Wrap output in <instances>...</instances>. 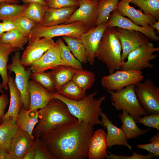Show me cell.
<instances>
[{
	"instance_id": "39",
	"label": "cell",
	"mask_w": 159,
	"mask_h": 159,
	"mask_svg": "<svg viewBox=\"0 0 159 159\" xmlns=\"http://www.w3.org/2000/svg\"><path fill=\"white\" fill-rule=\"evenodd\" d=\"M32 145L35 152L34 159H55L48 150L44 142L39 136L34 138Z\"/></svg>"
},
{
	"instance_id": "15",
	"label": "cell",
	"mask_w": 159,
	"mask_h": 159,
	"mask_svg": "<svg viewBox=\"0 0 159 159\" xmlns=\"http://www.w3.org/2000/svg\"><path fill=\"white\" fill-rule=\"evenodd\" d=\"M106 25L107 27H117L127 30L139 31L153 41L159 40V37L156 35L155 29L150 25L146 27L138 26L131 19L122 15L117 9L114 10L110 15Z\"/></svg>"
},
{
	"instance_id": "34",
	"label": "cell",
	"mask_w": 159,
	"mask_h": 159,
	"mask_svg": "<svg viewBox=\"0 0 159 159\" xmlns=\"http://www.w3.org/2000/svg\"><path fill=\"white\" fill-rule=\"evenodd\" d=\"M48 7L47 6L38 3L31 2L29 4L21 16L29 19L38 25L42 21Z\"/></svg>"
},
{
	"instance_id": "31",
	"label": "cell",
	"mask_w": 159,
	"mask_h": 159,
	"mask_svg": "<svg viewBox=\"0 0 159 159\" xmlns=\"http://www.w3.org/2000/svg\"><path fill=\"white\" fill-rule=\"evenodd\" d=\"M62 37L74 57L82 63H87V60L86 52L81 39L67 36H62Z\"/></svg>"
},
{
	"instance_id": "29",
	"label": "cell",
	"mask_w": 159,
	"mask_h": 159,
	"mask_svg": "<svg viewBox=\"0 0 159 159\" xmlns=\"http://www.w3.org/2000/svg\"><path fill=\"white\" fill-rule=\"evenodd\" d=\"M29 4L20 5L17 3L2 2L0 3V20H14L21 16Z\"/></svg>"
},
{
	"instance_id": "3",
	"label": "cell",
	"mask_w": 159,
	"mask_h": 159,
	"mask_svg": "<svg viewBox=\"0 0 159 159\" xmlns=\"http://www.w3.org/2000/svg\"><path fill=\"white\" fill-rule=\"evenodd\" d=\"M98 92L95 91L78 101L68 99L57 92H52V94L53 98L59 99L66 105L70 112L78 121H84L92 127L101 125L105 128L99 118L102 112L101 105L106 97L102 96L95 98Z\"/></svg>"
},
{
	"instance_id": "4",
	"label": "cell",
	"mask_w": 159,
	"mask_h": 159,
	"mask_svg": "<svg viewBox=\"0 0 159 159\" xmlns=\"http://www.w3.org/2000/svg\"><path fill=\"white\" fill-rule=\"evenodd\" d=\"M122 50L117 28L107 27L100 40L96 58L106 64L110 74L120 69L122 63Z\"/></svg>"
},
{
	"instance_id": "23",
	"label": "cell",
	"mask_w": 159,
	"mask_h": 159,
	"mask_svg": "<svg viewBox=\"0 0 159 159\" xmlns=\"http://www.w3.org/2000/svg\"><path fill=\"white\" fill-rule=\"evenodd\" d=\"M8 86L10 94L9 107L7 111L2 117V122L10 117L14 118L16 122L19 110L23 106L21 95L13 77L10 76H8Z\"/></svg>"
},
{
	"instance_id": "35",
	"label": "cell",
	"mask_w": 159,
	"mask_h": 159,
	"mask_svg": "<svg viewBox=\"0 0 159 159\" xmlns=\"http://www.w3.org/2000/svg\"><path fill=\"white\" fill-rule=\"evenodd\" d=\"M72 80L78 86L86 91L92 88L95 81V74L91 71L78 69Z\"/></svg>"
},
{
	"instance_id": "47",
	"label": "cell",
	"mask_w": 159,
	"mask_h": 159,
	"mask_svg": "<svg viewBox=\"0 0 159 159\" xmlns=\"http://www.w3.org/2000/svg\"><path fill=\"white\" fill-rule=\"evenodd\" d=\"M35 157V152L32 145L26 153L23 159H34Z\"/></svg>"
},
{
	"instance_id": "56",
	"label": "cell",
	"mask_w": 159,
	"mask_h": 159,
	"mask_svg": "<svg viewBox=\"0 0 159 159\" xmlns=\"http://www.w3.org/2000/svg\"></svg>"
},
{
	"instance_id": "28",
	"label": "cell",
	"mask_w": 159,
	"mask_h": 159,
	"mask_svg": "<svg viewBox=\"0 0 159 159\" xmlns=\"http://www.w3.org/2000/svg\"><path fill=\"white\" fill-rule=\"evenodd\" d=\"M17 50V49L12 47L9 44L2 43L0 41V74L2 79L1 84L5 90L8 89L9 75L7 64L9 56L12 52Z\"/></svg>"
},
{
	"instance_id": "43",
	"label": "cell",
	"mask_w": 159,
	"mask_h": 159,
	"mask_svg": "<svg viewBox=\"0 0 159 159\" xmlns=\"http://www.w3.org/2000/svg\"><path fill=\"white\" fill-rule=\"evenodd\" d=\"M47 6L50 8H60L70 6L78 7L79 2L77 0H46Z\"/></svg>"
},
{
	"instance_id": "49",
	"label": "cell",
	"mask_w": 159,
	"mask_h": 159,
	"mask_svg": "<svg viewBox=\"0 0 159 159\" xmlns=\"http://www.w3.org/2000/svg\"><path fill=\"white\" fill-rule=\"evenodd\" d=\"M22 1L24 4H29L31 2L39 3L42 5L47 6L45 0H20Z\"/></svg>"
},
{
	"instance_id": "54",
	"label": "cell",
	"mask_w": 159,
	"mask_h": 159,
	"mask_svg": "<svg viewBox=\"0 0 159 159\" xmlns=\"http://www.w3.org/2000/svg\"><path fill=\"white\" fill-rule=\"evenodd\" d=\"M92 0L95 1H98L99 0Z\"/></svg>"
},
{
	"instance_id": "22",
	"label": "cell",
	"mask_w": 159,
	"mask_h": 159,
	"mask_svg": "<svg viewBox=\"0 0 159 159\" xmlns=\"http://www.w3.org/2000/svg\"><path fill=\"white\" fill-rule=\"evenodd\" d=\"M34 140L27 132L19 128L13 137L10 146L9 153L14 159H23Z\"/></svg>"
},
{
	"instance_id": "18",
	"label": "cell",
	"mask_w": 159,
	"mask_h": 159,
	"mask_svg": "<svg viewBox=\"0 0 159 159\" xmlns=\"http://www.w3.org/2000/svg\"><path fill=\"white\" fill-rule=\"evenodd\" d=\"M30 110H38L44 107L53 98L52 92L32 80H29Z\"/></svg>"
},
{
	"instance_id": "55",
	"label": "cell",
	"mask_w": 159,
	"mask_h": 159,
	"mask_svg": "<svg viewBox=\"0 0 159 159\" xmlns=\"http://www.w3.org/2000/svg\"><path fill=\"white\" fill-rule=\"evenodd\" d=\"M77 0L79 1L82 0Z\"/></svg>"
},
{
	"instance_id": "41",
	"label": "cell",
	"mask_w": 159,
	"mask_h": 159,
	"mask_svg": "<svg viewBox=\"0 0 159 159\" xmlns=\"http://www.w3.org/2000/svg\"><path fill=\"white\" fill-rule=\"evenodd\" d=\"M149 140L151 143L144 144H138L137 147L139 148L147 150L153 154L154 157L159 156V132L158 131L155 135Z\"/></svg>"
},
{
	"instance_id": "36",
	"label": "cell",
	"mask_w": 159,
	"mask_h": 159,
	"mask_svg": "<svg viewBox=\"0 0 159 159\" xmlns=\"http://www.w3.org/2000/svg\"><path fill=\"white\" fill-rule=\"evenodd\" d=\"M130 3L139 7L145 14L151 15L159 21V0H131Z\"/></svg>"
},
{
	"instance_id": "38",
	"label": "cell",
	"mask_w": 159,
	"mask_h": 159,
	"mask_svg": "<svg viewBox=\"0 0 159 159\" xmlns=\"http://www.w3.org/2000/svg\"><path fill=\"white\" fill-rule=\"evenodd\" d=\"M31 77L50 92H56L54 81L49 72H32Z\"/></svg>"
},
{
	"instance_id": "20",
	"label": "cell",
	"mask_w": 159,
	"mask_h": 159,
	"mask_svg": "<svg viewBox=\"0 0 159 159\" xmlns=\"http://www.w3.org/2000/svg\"><path fill=\"white\" fill-rule=\"evenodd\" d=\"M78 7L70 6L60 8L48 7L42 22L37 25L47 27L64 23Z\"/></svg>"
},
{
	"instance_id": "17",
	"label": "cell",
	"mask_w": 159,
	"mask_h": 159,
	"mask_svg": "<svg viewBox=\"0 0 159 159\" xmlns=\"http://www.w3.org/2000/svg\"><path fill=\"white\" fill-rule=\"evenodd\" d=\"M131 0H122L118 3L117 10L122 15L128 16L135 24L143 27L147 26L157 21L151 15L143 13L140 10L131 6L129 3Z\"/></svg>"
},
{
	"instance_id": "24",
	"label": "cell",
	"mask_w": 159,
	"mask_h": 159,
	"mask_svg": "<svg viewBox=\"0 0 159 159\" xmlns=\"http://www.w3.org/2000/svg\"><path fill=\"white\" fill-rule=\"evenodd\" d=\"M39 117L38 110H27L22 106L17 116L16 123L19 128L27 132L34 140L33 131L38 122Z\"/></svg>"
},
{
	"instance_id": "10",
	"label": "cell",
	"mask_w": 159,
	"mask_h": 159,
	"mask_svg": "<svg viewBox=\"0 0 159 159\" xmlns=\"http://www.w3.org/2000/svg\"><path fill=\"white\" fill-rule=\"evenodd\" d=\"M135 90L139 103L148 113H159V88L151 79L135 84Z\"/></svg>"
},
{
	"instance_id": "12",
	"label": "cell",
	"mask_w": 159,
	"mask_h": 159,
	"mask_svg": "<svg viewBox=\"0 0 159 159\" xmlns=\"http://www.w3.org/2000/svg\"><path fill=\"white\" fill-rule=\"evenodd\" d=\"M60 52V45L58 38L52 47L30 66L32 72H44L60 65L68 66L61 59Z\"/></svg>"
},
{
	"instance_id": "14",
	"label": "cell",
	"mask_w": 159,
	"mask_h": 159,
	"mask_svg": "<svg viewBox=\"0 0 159 159\" xmlns=\"http://www.w3.org/2000/svg\"><path fill=\"white\" fill-rule=\"evenodd\" d=\"M79 2V7L64 24L79 21L85 24L90 28L96 26L98 1L92 0H82Z\"/></svg>"
},
{
	"instance_id": "19",
	"label": "cell",
	"mask_w": 159,
	"mask_h": 159,
	"mask_svg": "<svg viewBox=\"0 0 159 159\" xmlns=\"http://www.w3.org/2000/svg\"><path fill=\"white\" fill-rule=\"evenodd\" d=\"M102 122L106 128V139L107 147L115 145H123L127 147L132 152L131 145L128 143L126 135L122 128L115 125L107 115L102 112L100 115Z\"/></svg>"
},
{
	"instance_id": "48",
	"label": "cell",
	"mask_w": 159,
	"mask_h": 159,
	"mask_svg": "<svg viewBox=\"0 0 159 159\" xmlns=\"http://www.w3.org/2000/svg\"><path fill=\"white\" fill-rule=\"evenodd\" d=\"M0 159H14L10 153L5 151H0Z\"/></svg>"
},
{
	"instance_id": "27",
	"label": "cell",
	"mask_w": 159,
	"mask_h": 159,
	"mask_svg": "<svg viewBox=\"0 0 159 159\" xmlns=\"http://www.w3.org/2000/svg\"><path fill=\"white\" fill-rule=\"evenodd\" d=\"M77 70L70 66L60 65L49 72L54 81L56 92L58 93L62 86L72 80Z\"/></svg>"
},
{
	"instance_id": "46",
	"label": "cell",
	"mask_w": 159,
	"mask_h": 159,
	"mask_svg": "<svg viewBox=\"0 0 159 159\" xmlns=\"http://www.w3.org/2000/svg\"><path fill=\"white\" fill-rule=\"evenodd\" d=\"M2 21L4 32L14 30H17V26L12 20L6 19Z\"/></svg>"
},
{
	"instance_id": "52",
	"label": "cell",
	"mask_w": 159,
	"mask_h": 159,
	"mask_svg": "<svg viewBox=\"0 0 159 159\" xmlns=\"http://www.w3.org/2000/svg\"><path fill=\"white\" fill-rule=\"evenodd\" d=\"M4 32L2 23L0 21V38Z\"/></svg>"
},
{
	"instance_id": "9",
	"label": "cell",
	"mask_w": 159,
	"mask_h": 159,
	"mask_svg": "<svg viewBox=\"0 0 159 159\" xmlns=\"http://www.w3.org/2000/svg\"><path fill=\"white\" fill-rule=\"evenodd\" d=\"M144 78L142 71L118 69L102 77L101 82L106 90L117 91L128 85L135 84Z\"/></svg>"
},
{
	"instance_id": "25",
	"label": "cell",
	"mask_w": 159,
	"mask_h": 159,
	"mask_svg": "<svg viewBox=\"0 0 159 159\" xmlns=\"http://www.w3.org/2000/svg\"><path fill=\"white\" fill-rule=\"evenodd\" d=\"M19 129L16 121L12 117L0 124V151L9 153L12 140Z\"/></svg>"
},
{
	"instance_id": "33",
	"label": "cell",
	"mask_w": 159,
	"mask_h": 159,
	"mask_svg": "<svg viewBox=\"0 0 159 159\" xmlns=\"http://www.w3.org/2000/svg\"><path fill=\"white\" fill-rule=\"evenodd\" d=\"M58 93L68 99L75 101L82 100L87 95L86 91L72 80L62 86Z\"/></svg>"
},
{
	"instance_id": "57",
	"label": "cell",
	"mask_w": 159,
	"mask_h": 159,
	"mask_svg": "<svg viewBox=\"0 0 159 159\" xmlns=\"http://www.w3.org/2000/svg\"></svg>"
},
{
	"instance_id": "13",
	"label": "cell",
	"mask_w": 159,
	"mask_h": 159,
	"mask_svg": "<svg viewBox=\"0 0 159 159\" xmlns=\"http://www.w3.org/2000/svg\"><path fill=\"white\" fill-rule=\"evenodd\" d=\"M117 31L122 46V62L126 61L131 52L149 42V39L140 32L120 28H117Z\"/></svg>"
},
{
	"instance_id": "53",
	"label": "cell",
	"mask_w": 159,
	"mask_h": 159,
	"mask_svg": "<svg viewBox=\"0 0 159 159\" xmlns=\"http://www.w3.org/2000/svg\"><path fill=\"white\" fill-rule=\"evenodd\" d=\"M1 84H0V94L4 93V91Z\"/></svg>"
},
{
	"instance_id": "11",
	"label": "cell",
	"mask_w": 159,
	"mask_h": 159,
	"mask_svg": "<svg viewBox=\"0 0 159 159\" xmlns=\"http://www.w3.org/2000/svg\"><path fill=\"white\" fill-rule=\"evenodd\" d=\"M29 42L20 58L25 67L30 66L38 60L55 43L52 38L45 37L30 38Z\"/></svg>"
},
{
	"instance_id": "45",
	"label": "cell",
	"mask_w": 159,
	"mask_h": 159,
	"mask_svg": "<svg viewBox=\"0 0 159 159\" xmlns=\"http://www.w3.org/2000/svg\"><path fill=\"white\" fill-rule=\"evenodd\" d=\"M9 101L7 94L3 93L0 95V124L2 122V117L5 113Z\"/></svg>"
},
{
	"instance_id": "7",
	"label": "cell",
	"mask_w": 159,
	"mask_h": 159,
	"mask_svg": "<svg viewBox=\"0 0 159 159\" xmlns=\"http://www.w3.org/2000/svg\"><path fill=\"white\" fill-rule=\"evenodd\" d=\"M159 51V48L155 47L154 44L151 42L143 44L128 54L127 60L122 62L119 69L142 71L146 68H153V65L150 61L158 57L157 54L153 53Z\"/></svg>"
},
{
	"instance_id": "32",
	"label": "cell",
	"mask_w": 159,
	"mask_h": 159,
	"mask_svg": "<svg viewBox=\"0 0 159 159\" xmlns=\"http://www.w3.org/2000/svg\"><path fill=\"white\" fill-rule=\"evenodd\" d=\"M1 42L9 44L13 48L23 50L24 46L29 41V37L16 30L3 33L0 38Z\"/></svg>"
},
{
	"instance_id": "44",
	"label": "cell",
	"mask_w": 159,
	"mask_h": 159,
	"mask_svg": "<svg viewBox=\"0 0 159 159\" xmlns=\"http://www.w3.org/2000/svg\"><path fill=\"white\" fill-rule=\"evenodd\" d=\"M108 152L109 153L108 159H151L155 157L153 154L150 152L147 155H143L133 152L132 155L127 156L115 155L109 151Z\"/></svg>"
},
{
	"instance_id": "30",
	"label": "cell",
	"mask_w": 159,
	"mask_h": 159,
	"mask_svg": "<svg viewBox=\"0 0 159 159\" xmlns=\"http://www.w3.org/2000/svg\"><path fill=\"white\" fill-rule=\"evenodd\" d=\"M119 0H99L97 4V16L96 26L108 21L110 13L117 9Z\"/></svg>"
},
{
	"instance_id": "26",
	"label": "cell",
	"mask_w": 159,
	"mask_h": 159,
	"mask_svg": "<svg viewBox=\"0 0 159 159\" xmlns=\"http://www.w3.org/2000/svg\"><path fill=\"white\" fill-rule=\"evenodd\" d=\"M122 113L118 116L122 122L121 127L125 134L127 140L136 138L144 135L152 130L149 128L142 130L138 127L133 117L125 110H123Z\"/></svg>"
},
{
	"instance_id": "1",
	"label": "cell",
	"mask_w": 159,
	"mask_h": 159,
	"mask_svg": "<svg viewBox=\"0 0 159 159\" xmlns=\"http://www.w3.org/2000/svg\"><path fill=\"white\" fill-rule=\"evenodd\" d=\"M93 127L76 121L52 130L40 138L55 159H86Z\"/></svg>"
},
{
	"instance_id": "50",
	"label": "cell",
	"mask_w": 159,
	"mask_h": 159,
	"mask_svg": "<svg viewBox=\"0 0 159 159\" xmlns=\"http://www.w3.org/2000/svg\"><path fill=\"white\" fill-rule=\"evenodd\" d=\"M154 29L156 30V32L158 34H159V21H157L154 24L150 25Z\"/></svg>"
},
{
	"instance_id": "51",
	"label": "cell",
	"mask_w": 159,
	"mask_h": 159,
	"mask_svg": "<svg viewBox=\"0 0 159 159\" xmlns=\"http://www.w3.org/2000/svg\"><path fill=\"white\" fill-rule=\"evenodd\" d=\"M2 2L18 4L20 1V0H0V3Z\"/></svg>"
},
{
	"instance_id": "16",
	"label": "cell",
	"mask_w": 159,
	"mask_h": 159,
	"mask_svg": "<svg viewBox=\"0 0 159 159\" xmlns=\"http://www.w3.org/2000/svg\"><path fill=\"white\" fill-rule=\"evenodd\" d=\"M106 23L90 28L82 35L80 38L85 47L87 62L93 65L103 33L107 28Z\"/></svg>"
},
{
	"instance_id": "21",
	"label": "cell",
	"mask_w": 159,
	"mask_h": 159,
	"mask_svg": "<svg viewBox=\"0 0 159 159\" xmlns=\"http://www.w3.org/2000/svg\"><path fill=\"white\" fill-rule=\"evenodd\" d=\"M106 134L102 129L93 132L90 143L87 157L89 159H108Z\"/></svg>"
},
{
	"instance_id": "42",
	"label": "cell",
	"mask_w": 159,
	"mask_h": 159,
	"mask_svg": "<svg viewBox=\"0 0 159 159\" xmlns=\"http://www.w3.org/2000/svg\"><path fill=\"white\" fill-rule=\"evenodd\" d=\"M159 130V113H152L139 118L138 123Z\"/></svg>"
},
{
	"instance_id": "6",
	"label": "cell",
	"mask_w": 159,
	"mask_h": 159,
	"mask_svg": "<svg viewBox=\"0 0 159 159\" xmlns=\"http://www.w3.org/2000/svg\"><path fill=\"white\" fill-rule=\"evenodd\" d=\"M90 28L79 21L47 27L37 25L32 29L29 38H52L56 37L67 36L80 39L83 34Z\"/></svg>"
},
{
	"instance_id": "5",
	"label": "cell",
	"mask_w": 159,
	"mask_h": 159,
	"mask_svg": "<svg viewBox=\"0 0 159 159\" xmlns=\"http://www.w3.org/2000/svg\"><path fill=\"white\" fill-rule=\"evenodd\" d=\"M135 84L128 85L117 91L106 90L110 95L112 105L117 111L124 110L136 123L141 116L150 115L140 105L135 90Z\"/></svg>"
},
{
	"instance_id": "40",
	"label": "cell",
	"mask_w": 159,
	"mask_h": 159,
	"mask_svg": "<svg viewBox=\"0 0 159 159\" xmlns=\"http://www.w3.org/2000/svg\"><path fill=\"white\" fill-rule=\"evenodd\" d=\"M12 20L17 26V30L28 37L32 29L37 25L31 19L23 16H20Z\"/></svg>"
},
{
	"instance_id": "37",
	"label": "cell",
	"mask_w": 159,
	"mask_h": 159,
	"mask_svg": "<svg viewBox=\"0 0 159 159\" xmlns=\"http://www.w3.org/2000/svg\"><path fill=\"white\" fill-rule=\"evenodd\" d=\"M60 45V57L68 66L72 67L77 69H82V63L77 60L71 52L67 46L66 45L62 40L59 38Z\"/></svg>"
},
{
	"instance_id": "8",
	"label": "cell",
	"mask_w": 159,
	"mask_h": 159,
	"mask_svg": "<svg viewBox=\"0 0 159 159\" xmlns=\"http://www.w3.org/2000/svg\"><path fill=\"white\" fill-rule=\"evenodd\" d=\"M19 50L16 51L12 56L11 62L7 65V68L9 72L14 73V81L21 95L23 106L25 109L29 110L30 96L28 85L32 72L30 68L26 69L25 67L21 64Z\"/></svg>"
},
{
	"instance_id": "2",
	"label": "cell",
	"mask_w": 159,
	"mask_h": 159,
	"mask_svg": "<svg viewBox=\"0 0 159 159\" xmlns=\"http://www.w3.org/2000/svg\"><path fill=\"white\" fill-rule=\"evenodd\" d=\"M38 111V122L33 131L34 138L37 136L41 138L52 130L78 120L70 112L66 105L56 98L51 100Z\"/></svg>"
}]
</instances>
